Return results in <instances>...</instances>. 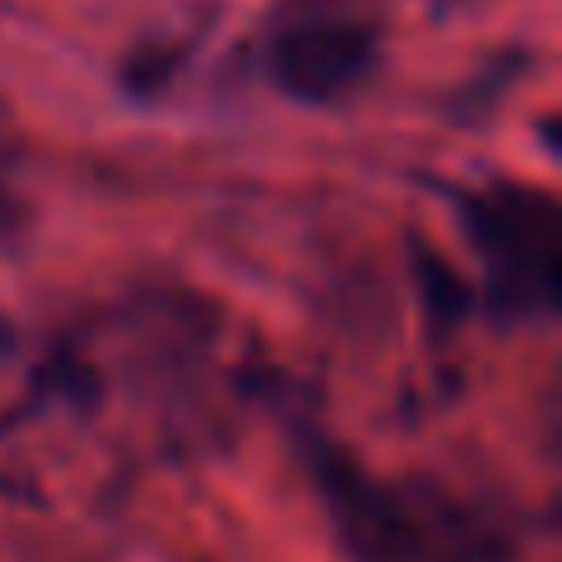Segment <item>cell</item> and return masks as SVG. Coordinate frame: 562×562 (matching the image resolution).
Instances as JSON below:
<instances>
[{
	"label": "cell",
	"instance_id": "cell-2",
	"mask_svg": "<svg viewBox=\"0 0 562 562\" xmlns=\"http://www.w3.org/2000/svg\"><path fill=\"white\" fill-rule=\"evenodd\" d=\"M524 203L528 193H498L484 198L474 207V233L488 247L498 267V286L504 291H524V301L553 306V281H558V247H553V207H538V217L524 223Z\"/></svg>",
	"mask_w": 562,
	"mask_h": 562
},
{
	"label": "cell",
	"instance_id": "cell-3",
	"mask_svg": "<svg viewBox=\"0 0 562 562\" xmlns=\"http://www.w3.org/2000/svg\"><path fill=\"white\" fill-rule=\"evenodd\" d=\"M5 350H10V321L0 316V360H5Z\"/></svg>",
	"mask_w": 562,
	"mask_h": 562
},
{
	"label": "cell",
	"instance_id": "cell-1",
	"mask_svg": "<svg viewBox=\"0 0 562 562\" xmlns=\"http://www.w3.org/2000/svg\"><path fill=\"white\" fill-rule=\"evenodd\" d=\"M370 59H375V35L366 25H356V20H311V25L277 35L272 79L291 99L321 104V99H336L350 85H360Z\"/></svg>",
	"mask_w": 562,
	"mask_h": 562
}]
</instances>
